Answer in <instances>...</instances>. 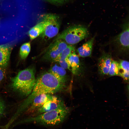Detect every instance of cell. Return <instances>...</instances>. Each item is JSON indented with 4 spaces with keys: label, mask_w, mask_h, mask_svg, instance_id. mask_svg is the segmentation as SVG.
<instances>
[{
    "label": "cell",
    "mask_w": 129,
    "mask_h": 129,
    "mask_svg": "<svg viewBox=\"0 0 129 129\" xmlns=\"http://www.w3.org/2000/svg\"><path fill=\"white\" fill-rule=\"evenodd\" d=\"M65 86V84L60 82L50 73H43L36 80L32 92L20 104L16 113L20 115L25 111L37 96L43 94L57 93L63 90Z\"/></svg>",
    "instance_id": "1"
},
{
    "label": "cell",
    "mask_w": 129,
    "mask_h": 129,
    "mask_svg": "<svg viewBox=\"0 0 129 129\" xmlns=\"http://www.w3.org/2000/svg\"><path fill=\"white\" fill-rule=\"evenodd\" d=\"M33 67H29L18 72L11 80V86L15 90L27 97L32 92L36 79Z\"/></svg>",
    "instance_id": "2"
},
{
    "label": "cell",
    "mask_w": 129,
    "mask_h": 129,
    "mask_svg": "<svg viewBox=\"0 0 129 129\" xmlns=\"http://www.w3.org/2000/svg\"><path fill=\"white\" fill-rule=\"evenodd\" d=\"M69 113V109L65 107L30 117L23 122H33L46 126H55L62 123Z\"/></svg>",
    "instance_id": "3"
},
{
    "label": "cell",
    "mask_w": 129,
    "mask_h": 129,
    "mask_svg": "<svg viewBox=\"0 0 129 129\" xmlns=\"http://www.w3.org/2000/svg\"><path fill=\"white\" fill-rule=\"evenodd\" d=\"M88 33L87 28L83 26L76 25L71 26L59 34L56 39L63 40L67 44H76L86 38Z\"/></svg>",
    "instance_id": "4"
},
{
    "label": "cell",
    "mask_w": 129,
    "mask_h": 129,
    "mask_svg": "<svg viewBox=\"0 0 129 129\" xmlns=\"http://www.w3.org/2000/svg\"><path fill=\"white\" fill-rule=\"evenodd\" d=\"M43 17L44 30L41 35L49 39L53 38L59 32L60 26L59 17L56 14L50 13L44 15Z\"/></svg>",
    "instance_id": "5"
},
{
    "label": "cell",
    "mask_w": 129,
    "mask_h": 129,
    "mask_svg": "<svg viewBox=\"0 0 129 129\" xmlns=\"http://www.w3.org/2000/svg\"><path fill=\"white\" fill-rule=\"evenodd\" d=\"M68 45L63 40L55 39L48 46L43 56V58L47 61L54 62Z\"/></svg>",
    "instance_id": "6"
},
{
    "label": "cell",
    "mask_w": 129,
    "mask_h": 129,
    "mask_svg": "<svg viewBox=\"0 0 129 129\" xmlns=\"http://www.w3.org/2000/svg\"><path fill=\"white\" fill-rule=\"evenodd\" d=\"M66 107L63 102L58 97L54 96L46 102L34 113L35 116L46 112Z\"/></svg>",
    "instance_id": "7"
},
{
    "label": "cell",
    "mask_w": 129,
    "mask_h": 129,
    "mask_svg": "<svg viewBox=\"0 0 129 129\" xmlns=\"http://www.w3.org/2000/svg\"><path fill=\"white\" fill-rule=\"evenodd\" d=\"M53 96L51 94H43L37 96L25 111V113L33 114L46 102L51 98Z\"/></svg>",
    "instance_id": "8"
},
{
    "label": "cell",
    "mask_w": 129,
    "mask_h": 129,
    "mask_svg": "<svg viewBox=\"0 0 129 129\" xmlns=\"http://www.w3.org/2000/svg\"><path fill=\"white\" fill-rule=\"evenodd\" d=\"M121 32L116 37L115 41L123 51L129 50V23L124 24Z\"/></svg>",
    "instance_id": "9"
},
{
    "label": "cell",
    "mask_w": 129,
    "mask_h": 129,
    "mask_svg": "<svg viewBox=\"0 0 129 129\" xmlns=\"http://www.w3.org/2000/svg\"><path fill=\"white\" fill-rule=\"evenodd\" d=\"M111 56L110 54L103 53L98 59V70L102 75L108 74L111 62Z\"/></svg>",
    "instance_id": "10"
},
{
    "label": "cell",
    "mask_w": 129,
    "mask_h": 129,
    "mask_svg": "<svg viewBox=\"0 0 129 129\" xmlns=\"http://www.w3.org/2000/svg\"><path fill=\"white\" fill-rule=\"evenodd\" d=\"M66 60L69 64L70 70L74 75H79L81 71V67L79 58L75 52L70 54Z\"/></svg>",
    "instance_id": "11"
},
{
    "label": "cell",
    "mask_w": 129,
    "mask_h": 129,
    "mask_svg": "<svg viewBox=\"0 0 129 129\" xmlns=\"http://www.w3.org/2000/svg\"><path fill=\"white\" fill-rule=\"evenodd\" d=\"M48 72L52 74L60 82L66 84L67 76L65 69L55 65L51 67Z\"/></svg>",
    "instance_id": "12"
},
{
    "label": "cell",
    "mask_w": 129,
    "mask_h": 129,
    "mask_svg": "<svg viewBox=\"0 0 129 129\" xmlns=\"http://www.w3.org/2000/svg\"><path fill=\"white\" fill-rule=\"evenodd\" d=\"M95 36L79 48L77 51L80 56L84 58L91 56Z\"/></svg>",
    "instance_id": "13"
},
{
    "label": "cell",
    "mask_w": 129,
    "mask_h": 129,
    "mask_svg": "<svg viewBox=\"0 0 129 129\" xmlns=\"http://www.w3.org/2000/svg\"><path fill=\"white\" fill-rule=\"evenodd\" d=\"M11 48L5 45L0 48V66L3 68L7 66L9 63Z\"/></svg>",
    "instance_id": "14"
},
{
    "label": "cell",
    "mask_w": 129,
    "mask_h": 129,
    "mask_svg": "<svg viewBox=\"0 0 129 129\" xmlns=\"http://www.w3.org/2000/svg\"><path fill=\"white\" fill-rule=\"evenodd\" d=\"M44 30V23L42 21L32 27L29 31L28 33L30 39H34L41 35Z\"/></svg>",
    "instance_id": "15"
},
{
    "label": "cell",
    "mask_w": 129,
    "mask_h": 129,
    "mask_svg": "<svg viewBox=\"0 0 129 129\" xmlns=\"http://www.w3.org/2000/svg\"><path fill=\"white\" fill-rule=\"evenodd\" d=\"M119 65V75L126 80L129 78V62L123 60H121L118 62Z\"/></svg>",
    "instance_id": "16"
},
{
    "label": "cell",
    "mask_w": 129,
    "mask_h": 129,
    "mask_svg": "<svg viewBox=\"0 0 129 129\" xmlns=\"http://www.w3.org/2000/svg\"><path fill=\"white\" fill-rule=\"evenodd\" d=\"M75 48L72 45H68L62 51L54 62H60L66 60L67 58L75 52Z\"/></svg>",
    "instance_id": "17"
},
{
    "label": "cell",
    "mask_w": 129,
    "mask_h": 129,
    "mask_svg": "<svg viewBox=\"0 0 129 129\" xmlns=\"http://www.w3.org/2000/svg\"><path fill=\"white\" fill-rule=\"evenodd\" d=\"M31 44L30 42L23 44L21 47L19 52L21 58L24 60L27 57L31 50Z\"/></svg>",
    "instance_id": "18"
},
{
    "label": "cell",
    "mask_w": 129,
    "mask_h": 129,
    "mask_svg": "<svg viewBox=\"0 0 129 129\" xmlns=\"http://www.w3.org/2000/svg\"><path fill=\"white\" fill-rule=\"evenodd\" d=\"M119 69L118 62L114 60H112L108 74L111 76L119 75Z\"/></svg>",
    "instance_id": "19"
},
{
    "label": "cell",
    "mask_w": 129,
    "mask_h": 129,
    "mask_svg": "<svg viewBox=\"0 0 129 129\" xmlns=\"http://www.w3.org/2000/svg\"><path fill=\"white\" fill-rule=\"evenodd\" d=\"M46 1L56 5H60L64 4L68 1L69 0H45Z\"/></svg>",
    "instance_id": "20"
},
{
    "label": "cell",
    "mask_w": 129,
    "mask_h": 129,
    "mask_svg": "<svg viewBox=\"0 0 129 129\" xmlns=\"http://www.w3.org/2000/svg\"><path fill=\"white\" fill-rule=\"evenodd\" d=\"M4 68L0 66V82L4 78L5 75V72Z\"/></svg>",
    "instance_id": "21"
},
{
    "label": "cell",
    "mask_w": 129,
    "mask_h": 129,
    "mask_svg": "<svg viewBox=\"0 0 129 129\" xmlns=\"http://www.w3.org/2000/svg\"><path fill=\"white\" fill-rule=\"evenodd\" d=\"M5 106L3 102L0 100V116L2 114L4 111Z\"/></svg>",
    "instance_id": "22"
},
{
    "label": "cell",
    "mask_w": 129,
    "mask_h": 129,
    "mask_svg": "<svg viewBox=\"0 0 129 129\" xmlns=\"http://www.w3.org/2000/svg\"><path fill=\"white\" fill-rule=\"evenodd\" d=\"M3 45H0V48L2 46H3Z\"/></svg>",
    "instance_id": "23"
}]
</instances>
